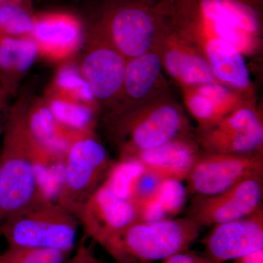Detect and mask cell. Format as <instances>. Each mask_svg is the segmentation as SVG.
Listing matches in <instances>:
<instances>
[{
  "label": "cell",
  "mask_w": 263,
  "mask_h": 263,
  "mask_svg": "<svg viewBox=\"0 0 263 263\" xmlns=\"http://www.w3.org/2000/svg\"><path fill=\"white\" fill-rule=\"evenodd\" d=\"M29 98L22 95L10 110L0 156V221L37 199V187L32 160V138L26 114Z\"/></svg>",
  "instance_id": "obj_1"
},
{
  "label": "cell",
  "mask_w": 263,
  "mask_h": 263,
  "mask_svg": "<svg viewBox=\"0 0 263 263\" xmlns=\"http://www.w3.org/2000/svg\"><path fill=\"white\" fill-rule=\"evenodd\" d=\"M201 227L187 216L155 221L138 220L110 237L102 247L114 263H153L188 250Z\"/></svg>",
  "instance_id": "obj_2"
},
{
  "label": "cell",
  "mask_w": 263,
  "mask_h": 263,
  "mask_svg": "<svg viewBox=\"0 0 263 263\" xmlns=\"http://www.w3.org/2000/svg\"><path fill=\"white\" fill-rule=\"evenodd\" d=\"M79 221L57 202L35 199L0 226L9 248L55 249L72 253Z\"/></svg>",
  "instance_id": "obj_3"
},
{
  "label": "cell",
  "mask_w": 263,
  "mask_h": 263,
  "mask_svg": "<svg viewBox=\"0 0 263 263\" xmlns=\"http://www.w3.org/2000/svg\"><path fill=\"white\" fill-rule=\"evenodd\" d=\"M93 132L72 135L64 158V176L57 202L77 217L81 208L103 182L112 165Z\"/></svg>",
  "instance_id": "obj_4"
},
{
  "label": "cell",
  "mask_w": 263,
  "mask_h": 263,
  "mask_svg": "<svg viewBox=\"0 0 263 263\" xmlns=\"http://www.w3.org/2000/svg\"><path fill=\"white\" fill-rule=\"evenodd\" d=\"M263 178L260 153L248 155L209 154L200 155L186 178L188 194L212 195L242 181Z\"/></svg>",
  "instance_id": "obj_5"
},
{
  "label": "cell",
  "mask_w": 263,
  "mask_h": 263,
  "mask_svg": "<svg viewBox=\"0 0 263 263\" xmlns=\"http://www.w3.org/2000/svg\"><path fill=\"white\" fill-rule=\"evenodd\" d=\"M99 29L108 33L113 47L129 59L146 53L155 34V20L144 5L118 2L102 13Z\"/></svg>",
  "instance_id": "obj_6"
},
{
  "label": "cell",
  "mask_w": 263,
  "mask_h": 263,
  "mask_svg": "<svg viewBox=\"0 0 263 263\" xmlns=\"http://www.w3.org/2000/svg\"><path fill=\"white\" fill-rule=\"evenodd\" d=\"M263 178L242 181L215 195H194L187 217L203 228L235 220L262 207Z\"/></svg>",
  "instance_id": "obj_7"
},
{
  "label": "cell",
  "mask_w": 263,
  "mask_h": 263,
  "mask_svg": "<svg viewBox=\"0 0 263 263\" xmlns=\"http://www.w3.org/2000/svg\"><path fill=\"white\" fill-rule=\"evenodd\" d=\"M84 233L103 246L110 237L139 220L138 205L118 196L105 182L92 193L77 216Z\"/></svg>",
  "instance_id": "obj_8"
},
{
  "label": "cell",
  "mask_w": 263,
  "mask_h": 263,
  "mask_svg": "<svg viewBox=\"0 0 263 263\" xmlns=\"http://www.w3.org/2000/svg\"><path fill=\"white\" fill-rule=\"evenodd\" d=\"M201 243L203 255L215 263L263 249V206L245 217L212 226Z\"/></svg>",
  "instance_id": "obj_9"
},
{
  "label": "cell",
  "mask_w": 263,
  "mask_h": 263,
  "mask_svg": "<svg viewBox=\"0 0 263 263\" xmlns=\"http://www.w3.org/2000/svg\"><path fill=\"white\" fill-rule=\"evenodd\" d=\"M184 121L179 110L162 105L143 115L124 121L121 134L124 137L121 159L161 146L179 137Z\"/></svg>",
  "instance_id": "obj_10"
},
{
  "label": "cell",
  "mask_w": 263,
  "mask_h": 263,
  "mask_svg": "<svg viewBox=\"0 0 263 263\" xmlns=\"http://www.w3.org/2000/svg\"><path fill=\"white\" fill-rule=\"evenodd\" d=\"M32 37L39 56L52 62H66L77 53L84 38V29L76 15L65 12L35 15Z\"/></svg>",
  "instance_id": "obj_11"
},
{
  "label": "cell",
  "mask_w": 263,
  "mask_h": 263,
  "mask_svg": "<svg viewBox=\"0 0 263 263\" xmlns=\"http://www.w3.org/2000/svg\"><path fill=\"white\" fill-rule=\"evenodd\" d=\"M126 66L125 57L113 46L92 43L79 69L96 100H107L122 89Z\"/></svg>",
  "instance_id": "obj_12"
},
{
  "label": "cell",
  "mask_w": 263,
  "mask_h": 263,
  "mask_svg": "<svg viewBox=\"0 0 263 263\" xmlns=\"http://www.w3.org/2000/svg\"><path fill=\"white\" fill-rule=\"evenodd\" d=\"M193 143L179 137L161 146L142 151L127 159L139 161L146 171L160 179L186 181L200 157Z\"/></svg>",
  "instance_id": "obj_13"
},
{
  "label": "cell",
  "mask_w": 263,
  "mask_h": 263,
  "mask_svg": "<svg viewBox=\"0 0 263 263\" xmlns=\"http://www.w3.org/2000/svg\"><path fill=\"white\" fill-rule=\"evenodd\" d=\"M39 52L32 36L0 35V85L15 95L26 74L35 63Z\"/></svg>",
  "instance_id": "obj_14"
},
{
  "label": "cell",
  "mask_w": 263,
  "mask_h": 263,
  "mask_svg": "<svg viewBox=\"0 0 263 263\" xmlns=\"http://www.w3.org/2000/svg\"><path fill=\"white\" fill-rule=\"evenodd\" d=\"M26 121L29 134L36 143L57 157L65 158L75 132L57 122L44 98L29 100Z\"/></svg>",
  "instance_id": "obj_15"
},
{
  "label": "cell",
  "mask_w": 263,
  "mask_h": 263,
  "mask_svg": "<svg viewBox=\"0 0 263 263\" xmlns=\"http://www.w3.org/2000/svg\"><path fill=\"white\" fill-rule=\"evenodd\" d=\"M206 51L213 75L239 88L249 84V72L243 57L231 43L219 37L208 43Z\"/></svg>",
  "instance_id": "obj_16"
},
{
  "label": "cell",
  "mask_w": 263,
  "mask_h": 263,
  "mask_svg": "<svg viewBox=\"0 0 263 263\" xmlns=\"http://www.w3.org/2000/svg\"><path fill=\"white\" fill-rule=\"evenodd\" d=\"M263 142L262 125L243 132L213 130L207 135L203 146L209 154L248 155L259 153Z\"/></svg>",
  "instance_id": "obj_17"
},
{
  "label": "cell",
  "mask_w": 263,
  "mask_h": 263,
  "mask_svg": "<svg viewBox=\"0 0 263 263\" xmlns=\"http://www.w3.org/2000/svg\"><path fill=\"white\" fill-rule=\"evenodd\" d=\"M160 59L146 53L127 62L123 88L131 98L141 99L148 95L161 70ZM122 88V89H123Z\"/></svg>",
  "instance_id": "obj_18"
},
{
  "label": "cell",
  "mask_w": 263,
  "mask_h": 263,
  "mask_svg": "<svg viewBox=\"0 0 263 263\" xmlns=\"http://www.w3.org/2000/svg\"><path fill=\"white\" fill-rule=\"evenodd\" d=\"M57 122L76 133L93 132L95 108L86 104L46 94L44 98Z\"/></svg>",
  "instance_id": "obj_19"
},
{
  "label": "cell",
  "mask_w": 263,
  "mask_h": 263,
  "mask_svg": "<svg viewBox=\"0 0 263 263\" xmlns=\"http://www.w3.org/2000/svg\"><path fill=\"white\" fill-rule=\"evenodd\" d=\"M46 94L86 104L95 108V99L79 67L65 62L57 69Z\"/></svg>",
  "instance_id": "obj_20"
},
{
  "label": "cell",
  "mask_w": 263,
  "mask_h": 263,
  "mask_svg": "<svg viewBox=\"0 0 263 263\" xmlns=\"http://www.w3.org/2000/svg\"><path fill=\"white\" fill-rule=\"evenodd\" d=\"M164 65L170 74L188 84H208L214 80L210 65L200 57L178 50L168 52Z\"/></svg>",
  "instance_id": "obj_21"
},
{
  "label": "cell",
  "mask_w": 263,
  "mask_h": 263,
  "mask_svg": "<svg viewBox=\"0 0 263 263\" xmlns=\"http://www.w3.org/2000/svg\"><path fill=\"white\" fill-rule=\"evenodd\" d=\"M35 15L32 3L11 2L0 5V35L9 37L32 36Z\"/></svg>",
  "instance_id": "obj_22"
},
{
  "label": "cell",
  "mask_w": 263,
  "mask_h": 263,
  "mask_svg": "<svg viewBox=\"0 0 263 263\" xmlns=\"http://www.w3.org/2000/svg\"><path fill=\"white\" fill-rule=\"evenodd\" d=\"M146 171L139 161L135 159H122L117 163L112 164L104 182L118 196L134 201L137 183Z\"/></svg>",
  "instance_id": "obj_23"
},
{
  "label": "cell",
  "mask_w": 263,
  "mask_h": 263,
  "mask_svg": "<svg viewBox=\"0 0 263 263\" xmlns=\"http://www.w3.org/2000/svg\"><path fill=\"white\" fill-rule=\"evenodd\" d=\"M188 195L183 181L173 179H161L156 190V195L169 219L182 211Z\"/></svg>",
  "instance_id": "obj_24"
},
{
  "label": "cell",
  "mask_w": 263,
  "mask_h": 263,
  "mask_svg": "<svg viewBox=\"0 0 263 263\" xmlns=\"http://www.w3.org/2000/svg\"><path fill=\"white\" fill-rule=\"evenodd\" d=\"M8 263H65L71 252L55 249L8 248Z\"/></svg>",
  "instance_id": "obj_25"
},
{
  "label": "cell",
  "mask_w": 263,
  "mask_h": 263,
  "mask_svg": "<svg viewBox=\"0 0 263 263\" xmlns=\"http://www.w3.org/2000/svg\"><path fill=\"white\" fill-rule=\"evenodd\" d=\"M262 126L260 119L252 109L242 108L236 110L227 119L219 122L216 130L243 132Z\"/></svg>",
  "instance_id": "obj_26"
},
{
  "label": "cell",
  "mask_w": 263,
  "mask_h": 263,
  "mask_svg": "<svg viewBox=\"0 0 263 263\" xmlns=\"http://www.w3.org/2000/svg\"><path fill=\"white\" fill-rule=\"evenodd\" d=\"M188 106L194 117L204 124H210L220 116L215 105L198 93L189 100Z\"/></svg>",
  "instance_id": "obj_27"
},
{
  "label": "cell",
  "mask_w": 263,
  "mask_h": 263,
  "mask_svg": "<svg viewBox=\"0 0 263 263\" xmlns=\"http://www.w3.org/2000/svg\"><path fill=\"white\" fill-rule=\"evenodd\" d=\"M198 94L205 97L217 108L219 115L223 112V105L228 96V91L220 85L206 84L198 90Z\"/></svg>",
  "instance_id": "obj_28"
},
{
  "label": "cell",
  "mask_w": 263,
  "mask_h": 263,
  "mask_svg": "<svg viewBox=\"0 0 263 263\" xmlns=\"http://www.w3.org/2000/svg\"><path fill=\"white\" fill-rule=\"evenodd\" d=\"M161 263H215L204 256L192 252L190 249L179 252L164 259Z\"/></svg>",
  "instance_id": "obj_29"
},
{
  "label": "cell",
  "mask_w": 263,
  "mask_h": 263,
  "mask_svg": "<svg viewBox=\"0 0 263 263\" xmlns=\"http://www.w3.org/2000/svg\"><path fill=\"white\" fill-rule=\"evenodd\" d=\"M65 263H101L97 258L94 249L91 246L82 243L76 249L75 253L71 254Z\"/></svg>",
  "instance_id": "obj_30"
},
{
  "label": "cell",
  "mask_w": 263,
  "mask_h": 263,
  "mask_svg": "<svg viewBox=\"0 0 263 263\" xmlns=\"http://www.w3.org/2000/svg\"><path fill=\"white\" fill-rule=\"evenodd\" d=\"M232 263H263V249L233 259Z\"/></svg>",
  "instance_id": "obj_31"
},
{
  "label": "cell",
  "mask_w": 263,
  "mask_h": 263,
  "mask_svg": "<svg viewBox=\"0 0 263 263\" xmlns=\"http://www.w3.org/2000/svg\"><path fill=\"white\" fill-rule=\"evenodd\" d=\"M8 93L0 85V117L2 113L6 106L7 100H8Z\"/></svg>",
  "instance_id": "obj_32"
},
{
  "label": "cell",
  "mask_w": 263,
  "mask_h": 263,
  "mask_svg": "<svg viewBox=\"0 0 263 263\" xmlns=\"http://www.w3.org/2000/svg\"><path fill=\"white\" fill-rule=\"evenodd\" d=\"M9 259V251H5L4 253L0 254V263H8Z\"/></svg>",
  "instance_id": "obj_33"
},
{
  "label": "cell",
  "mask_w": 263,
  "mask_h": 263,
  "mask_svg": "<svg viewBox=\"0 0 263 263\" xmlns=\"http://www.w3.org/2000/svg\"><path fill=\"white\" fill-rule=\"evenodd\" d=\"M11 2H27V3H31V0H0V5L5 4V3H11Z\"/></svg>",
  "instance_id": "obj_34"
}]
</instances>
